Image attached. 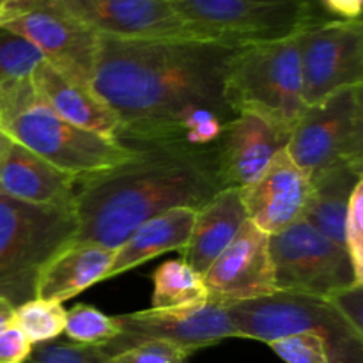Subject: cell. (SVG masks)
<instances>
[{
  "instance_id": "obj_1",
  "label": "cell",
  "mask_w": 363,
  "mask_h": 363,
  "mask_svg": "<svg viewBox=\"0 0 363 363\" xmlns=\"http://www.w3.org/2000/svg\"><path fill=\"white\" fill-rule=\"evenodd\" d=\"M234 48L199 38H99L91 84L119 119L117 140L215 149L236 116L225 98Z\"/></svg>"
},
{
  "instance_id": "obj_2",
  "label": "cell",
  "mask_w": 363,
  "mask_h": 363,
  "mask_svg": "<svg viewBox=\"0 0 363 363\" xmlns=\"http://www.w3.org/2000/svg\"><path fill=\"white\" fill-rule=\"evenodd\" d=\"M222 188L215 149L138 147L126 162L80 177L73 241L116 250L145 220L174 208H202Z\"/></svg>"
},
{
  "instance_id": "obj_3",
  "label": "cell",
  "mask_w": 363,
  "mask_h": 363,
  "mask_svg": "<svg viewBox=\"0 0 363 363\" xmlns=\"http://www.w3.org/2000/svg\"><path fill=\"white\" fill-rule=\"evenodd\" d=\"M0 131L13 142L77 177L123 163L137 149L82 130L57 116L41 99L32 78L0 87Z\"/></svg>"
},
{
  "instance_id": "obj_4",
  "label": "cell",
  "mask_w": 363,
  "mask_h": 363,
  "mask_svg": "<svg viewBox=\"0 0 363 363\" xmlns=\"http://www.w3.org/2000/svg\"><path fill=\"white\" fill-rule=\"evenodd\" d=\"M225 98L234 113H261L293 128L307 106L296 34L236 46L227 62Z\"/></svg>"
},
{
  "instance_id": "obj_5",
  "label": "cell",
  "mask_w": 363,
  "mask_h": 363,
  "mask_svg": "<svg viewBox=\"0 0 363 363\" xmlns=\"http://www.w3.org/2000/svg\"><path fill=\"white\" fill-rule=\"evenodd\" d=\"M74 234L73 209L0 197V298L14 308L35 298L41 269Z\"/></svg>"
},
{
  "instance_id": "obj_6",
  "label": "cell",
  "mask_w": 363,
  "mask_h": 363,
  "mask_svg": "<svg viewBox=\"0 0 363 363\" xmlns=\"http://www.w3.org/2000/svg\"><path fill=\"white\" fill-rule=\"evenodd\" d=\"M238 339L269 344L293 333L323 337L330 363H363V335L328 300L296 293H277L247 301L223 303Z\"/></svg>"
},
{
  "instance_id": "obj_7",
  "label": "cell",
  "mask_w": 363,
  "mask_h": 363,
  "mask_svg": "<svg viewBox=\"0 0 363 363\" xmlns=\"http://www.w3.org/2000/svg\"><path fill=\"white\" fill-rule=\"evenodd\" d=\"M202 39L240 46L298 34L326 18L315 0H172Z\"/></svg>"
},
{
  "instance_id": "obj_8",
  "label": "cell",
  "mask_w": 363,
  "mask_h": 363,
  "mask_svg": "<svg viewBox=\"0 0 363 363\" xmlns=\"http://www.w3.org/2000/svg\"><path fill=\"white\" fill-rule=\"evenodd\" d=\"M287 152L308 179L339 163L363 165V84L305 106L291 130Z\"/></svg>"
},
{
  "instance_id": "obj_9",
  "label": "cell",
  "mask_w": 363,
  "mask_h": 363,
  "mask_svg": "<svg viewBox=\"0 0 363 363\" xmlns=\"http://www.w3.org/2000/svg\"><path fill=\"white\" fill-rule=\"evenodd\" d=\"M269 257L275 289L282 293L326 300L335 291L360 282L346 248L319 233L307 220L272 234Z\"/></svg>"
},
{
  "instance_id": "obj_10",
  "label": "cell",
  "mask_w": 363,
  "mask_h": 363,
  "mask_svg": "<svg viewBox=\"0 0 363 363\" xmlns=\"http://www.w3.org/2000/svg\"><path fill=\"white\" fill-rule=\"evenodd\" d=\"M0 27L27 39L62 73L92 82L99 35L55 0H11L0 13Z\"/></svg>"
},
{
  "instance_id": "obj_11",
  "label": "cell",
  "mask_w": 363,
  "mask_h": 363,
  "mask_svg": "<svg viewBox=\"0 0 363 363\" xmlns=\"http://www.w3.org/2000/svg\"><path fill=\"white\" fill-rule=\"evenodd\" d=\"M305 105L363 84L362 20L321 18L296 34Z\"/></svg>"
},
{
  "instance_id": "obj_12",
  "label": "cell",
  "mask_w": 363,
  "mask_h": 363,
  "mask_svg": "<svg viewBox=\"0 0 363 363\" xmlns=\"http://www.w3.org/2000/svg\"><path fill=\"white\" fill-rule=\"evenodd\" d=\"M121 332L108 346V357L145 340L176 344L190 353L238 339L227 307L216 300L186 308H147L116 315Z\"/></svg>"
},
{
  "instance_id": "obj_13",
  "label": "cell",
  "mask_w": 363,
  "mask_h": 363,
  "mask_svg": "<svg viewBox=\"0 0 363 363\" xmlns=\"http://www.w3.org/2000/svg\"><path fill=\"white\" fill-rule=\"evenodd\" d=\"M55 2L99 38H199L177 13L172 0H55Z\"/></svg>"
},
{
  "instance_id": "obj_14",
  "label": "cell",
  "mask_w": 363,
  "mask_h": 363,
  "mask_svg": "<svg viewBox=\"0 0 363 363\" xmlns=\"http://www.w3.org/2000/svg\"><path fill=\"white\" fill-rule=\"evenodd\" d=\"M211 300H255L277 293L269 257V234L247 220L229 247L202 273Z\"/></svg>"
},
{
  "instance_id": "obj_15",
  "label": "cell",
  "mask_w": 363,
  "mask_h": 363,
  "mask_svg": "<svg viewBox=\"0 0 363 363\" xmlns=\"http://www.w3.org/2000/svg\"><path fill=\"white\" fill-rule=\"evenodd\" d=\"M291 130L287 124L261 113H236L215 145L223 186L243 190L254 183L277 152L287 147Z\"/></svg>"
},
{
  "instance_id": "obj_16",
  "label": "cell",
  "mask_w": 363,
  "mask_h": 363,
  "mask_svg": "<svg viewBox=\"0 0 363 363\" xmlns=\"http://www.w3.org/2000/svg\"><path fill=\"white\" fill-rule=\"evenodd\" d=\"M311 195V179L287 147L277 152L261 176L241 190L247 218L269 236L303 220Z\"/></svg>"
},
{
  "instance_id": "obj_17",
  "label": "cell",
  "mask_w": 363,
  "mask_h": 363,
  "mask_svg": "<svg viewBox=\"0 0 363 363\" xmlns=\"http://www.w3.org/2000/svg\"><path fill=\"white\" fill-rule=\"evenodd\" d=\"M78 181L13 140L0 162V197L23 204L73 209Z\"/></svg>"
},
{
  "instance_id": "obj_18",
  "label": "cell",
  "mask_w": 363,
  "mask_h": 363,
  "mask_svg": "<svg viewBox=\"0 0 363 363\" xmlns=\"http://www.w3.org/2000/svg\"><path fill=\"white\" fill-rule=\"evenodd\" d=\"M32 85L43 101L64 121L117 140L119 119L91 84L62 73L45 60L32 74Z\"/></svg>"
},
{
  "instance_id": "obj_19",
  "label": "cell",
  "mask_w": 363,
  "mask_h": 363,
  "mask_svg": "<svg viewBox=\"0 0 363 363\" xmlns=\"http://www.w3.org/2000/svg\"><path fill=\"white\" fill-rule=\"evenodd\" d=\"M247 220L240 188H222L216 191L195 211L190 240L181 252L183 261L202 275L229 247Z\"/></svg>"
},
{
  "instance_id": "obj_20",
  "label": "cell",
  "mask_w": 363,
  "mask_h": 363,
  "mask_svg": "<svg viewBox=\"0 0 363 363\" xmlns=\"http://www.w3.org/2000/svg\"><path fill=\"white\" fill-rule=\"evenodd\" d=\"M112 259L113 250L110 248L85 241H71L41 269L35 298L64 303L78 296L91 286L105 280Z\"/></svg>"
},
{
  "instance_id": "obj_21",
  "label": "cell",
  "mask_w": 363,
  "mask_h": 363,
  "mask_svg": "<svg viewBox=\"0 0 363 363\" xmlns=\"http://www.w3.org/2000/svg\"><path fill=\"white\" fill-rule=\"evenodd\" d=\"M195 211L197 209L174 208L140 223L113 250L112 264L106 272L105 280L138 268L167 252H183L190 240Z\"/></svg>"
},
{
  "instance_id": "obj_22",
  "label": "cell",
  "mask_w": 363,
  "mask_h": 363,
  "mask_svg": "<svg viewBox=\"0 0 363 363\" xmlns=\"http://www.w3.org/2000/svg\"><path fill=\"white\" fill-rule=\"evenodd\" d=\"M363 181V165L339 163L312 177L305 218L312 227L344 247V223L354 188Z\"/></svg>"
},
{
  "instance_id": "obj_23",
  "label": "cell",
  "mask_w": 363,
  "mask_h": 363,
  "mask_svg": "<svg viewBox=\"0 0 363 363\" xmlns=\"http://www.w3.org/2000/svg\"><path fill=\"white\" fill-rule=\"evenodd\" d=\"M151 308H186L211 300L202 275L183 259L165 261L152 273Z\"/></svg>"
},
{
  "instance_id": "obj_24",
  "label": "cell",
  "mask_w": 363,
  "mask_h": 363,
  "mask_svg": "<svg viewBox=\"0 0 363 363\" xmlns=\"http://www.w3.org/2000/svg\"><path fill=\"white\" fill-rule=\"evenodd\" d=\"M13 325L18 326L34 346L52 342L64 333L66 308L57 301L32 298L14 308Z\"/></svg>"
},
{
  "instance_id": "obj_25",
  "label": "cell",
  "mask_w": 363,
  "mask_h": 363,
  "mask_svg": "<svg viewBox=\"0 0 363 363\" xmlns=\"http://www.w3.org/2000/svg\"><path fill=\"white\" fill-rule=\"evenodd\" d=\"M121 328L116 315L103 314L99 308L87 303H78L66 311L64 333L69 342L82 346L105 347L119 335Z\"/></svg>"
},
{
  "instance_id": "obj_26",
  "label": "cell",
  "mask_w": 363,
  "mask_h": 363,
  "mask_svg": "<svg viewBox=\"0 0 363 363\" xmlns=\"http://www.w3.org/2000/svg\"><path fill=\"white\" fill-rule=\"evenodd\" d=\"M43 53L21 35L0 27V87L32 78Z\"/></svg>"
},
{
  "instance_id": "obj_27",
  "label": "cell",
  "mask_w": 363,
  "mask_h": 363,
  "mask_svg": "<svg viewBox=\"0 0 363 363\" xmlns=\"http://www.w3.org/2000/svg\"><path fill=\"white\" fill-rule=\"evenodd\" d=\"M268 346L286 363H330L326 342L315 333H293L272 340Z\"/></svg>"
},
{
  "instance_id": "obj_28",
  "label": "cell",
  "mask_w": 363,
  "mask_h": 363,
  "mask_svg": "<svg viewBox=\"0 0 363 363\" xmlns=\"http://www.w3.org/2000/svg\"><path fill=\"white\" fill-rule=\"evenodd\" d=\"M25 363H110V357L101 347L52 340L32 347Z\"/></svg>"
},
{
  "instance_id": "obj_29",
  "label": "cell",
  "mask_w": 363,
  "mask_h": 363,
  "mask_svg": "<svg viewBox=\"0 0 363 363\" xmlns=\"http://www.w3.org/2000/svg\"><path fill=\"white\" fill-rule=\"evenodd\" d=\"M190 351L163 342V340H145L128 350L110 357V363H188L191 358Z\"/></svg>"
},
{
  "instance_id": "obj_30",
  "label": "cell",
  "mask_w": 363,
  "mask_h": 363,
  "mask_svg": "<svg viewBox=\"0 0 363 363\" xmlns=\"http://www.w3.org/2000/svg\"><path fill=\"white\" fill-rule=\"evenodd\" d=\"M344 248L353 262L357 279L363 282V181L351 195L344 223Z\"/></svg>"
},
{
  "instance_id": "obj_31",
  "label": "cell",
  "mask_w": 363,
  "mask_h": 363,
  "mask_svg": "<svg viewBox=\"0 0 363 363\" xmlns=\"http://www.w3.org/2000/svg\"><path fill=\"white\" fill-rule=\"evenodd\" d=\"M326 300L342 315L344 321L350 323L358 333L363 335V284L357 282L342 287L330 294Z\"/></svg>"
},
{
  "instance_id": "obj_32",
  "label": "cell",
  "mask_w": 363,
  "mask_h": 363,
  "mask_svg": "<svg viewBox=\"0 0 363 363\" xmlns=\"http://www.w3.org/2000/svg\"><path fill=\"white\" fill-rule=\"evenodd\" d=\"M34 344L18 326L9 325L0 332V363H25Z\"/></svg>"
},
{
  "instance_id": "obj_33",
  "label": "cell",
  "mask_w": 363,
  "mask_h": 363,
  "mask_svg": "<svg viewBox=\"0 0 363 363\" xmlns=\"http://www.w3.org/2000/svg\"><path fill=\"white\" fill-rule=\"evenodd\" d=\"M326 18L333 20H362L363 0H315Z\"/></svg>"
},
{
  "instance_id": "obj_34",
  "label": "cell",
  "mask_w": 363,
  "mask_h": 363,
  "mask_svg": "<svg viewBox=\"0 0 363 363\" xmlns=\"http://www.w3.org/2000/svg\"><path fill=\"white\" fill-rule=\"evenodd\" d=\"M13 318L14 307L7 300L0 298V332H4L9 325H13Z\"/></svg>"
},
{
  "instance_id": "obj_35",
  "label": "cell",
  "mask_w": 363,
  "mask_h": 363,
  "mask_svg": "<svg viewBox=\"0 0 363 363\" xmlns=\"http://www.w3.org/2000/svg\"><path fill=\"white\" fill-rule=\"evenodd\" d=\"M9 145H11V138L7 137L4 131H0V162H2L4 155H6V151H7V147H9Z\"/></svg>"
},
{
  "instance_id": "obj_36",
  "label": "cell",
  "mask_w": 363,
  "mask_h": 363,
  "mask_svg": "<svg viewBox=\"0 0 363 363\" xmlns=\"http://www.w3.org/2000/svg\"><path fill=\"white\" fill-rule=\"evenodd\" d=\"M9 2H11V0H0V13H2V9H4V7H6Z\"/></svg>"
}]
</instances>
